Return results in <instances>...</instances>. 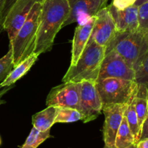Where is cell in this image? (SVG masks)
<instances>
[{
    "label": "cell",
    "mask_w": 148,
    "mask_h": 148,
    "mask_svg": "<svg viewBox=\"0 0 148 148\" xmlns=\"http://www.w3.org/2000/svg\"><path fill=\"white\" fill-rule=\"evenodd\" d=\"M0 145H1V138H0Z\"/></svg>",
    "instance_id": "obj_33"
},
{
    "label": "cell",
    "mask_w": 148,
    "mask_h": 148,
    "mask_svg": "<svg viewBox=\"0 0 148 148\" xmlns=\"http://www.w3.org/2000/svg\"><path fill=\"white\" fill-rule=\"evenodd\" d=\"M148 139V113L145 119L144 120V122H143V126H142L140 136V140H143V139Z\"/></svg>",
    "instance_id": "obj_26"
},
{
    "label": "cell",
    "mask_w": 148,
    "mask_h": 148,
    "mask_svg": "<svg viewBox=\"0 0 148 148\" xmlns=\"http://www.w3.org/2000/svg\"><path fill=\"white\" fill-rule=\"evenodd\" d=\"M17 0H5V2H4V9H3V12H2V17H1V28H2V23L3 21H4V18H5L6 15L8 13L9 10L11 8L12 6L13 5L15 1Z\"/></svg>",
    "instance_id": "obj_27"
},
{
    "label": "cell",
    "mask_w": 148,
    "mask_h": 148,
    "mask_svg": "<svg viewBox=\"0 0 148 148\" xmlns=\"http://www.w3.org/2000/svg\"><path fill=\"white\" fill-rule=\"evenodd\" d=\"M135 109L138 118V124L141 130L142 126L148 113V90L145 86L138 84L135 97Z\"/></svg>",
    "instance_id": "obj_18"
},
{
    "label": "cell",
    "mask_w": 148,
    "mask_h": 148,
    "mask_svg": "<svg viewBox=\"0 0 148 148\" xmlns=\"http://www.w3.org/2000/svg\"><path fill=\"white\" fill-rule=\"evenodd\" d=\"M135 143L134 138L130 129L126 116H123L122 121L117 131L115 140V148H126ZM136 144V143H135Z\"/></svg>",
    "instance_id": "obj_19"
},
{
    "label": "cell",
    "mask_w": 148,
    "mask_h": 148,
    "mask_svg": "<svg viewBox=\"0 0 148 148\" xmlns=\"http://www.w3.org/2000/svg\"><path fill=\"white\" fill-rule=\"evenodd\" d=\"M82 119V115L79 110L69 107H57L55 123H72Z\"/></svg>",
    "instance_id": "obj_21"
},
{
    "label": "cell",
    "mask_w": 148,
    "mask_h": 148,
    "mask_svg": "<svg viewBox=\"0 0 148 148\" xmlns=\"http://www.w3.org/2000/svg\"><path fill=\"white\" fill-rule=\"evenodd\" d=\"M95 16L83 25H78L74 33L72 46L71 65H75L83 52L93 29Z\"/></svg>",
    "instance_id": "obj_14"
},
{
    "label": "cell",
    "mask_w": 148,
    "mask_h": 148,
    "mask_svg": "<svg viewBox=\"0 0 148 148\" xmlns=\"http://www.w3.org/2000/svg\"><path fill=\"white\" fill-rule=\"evenodd\" d=\"M5 0H0V32L2 30V28H1V17H2V12L3 9H4V5Z\"/></svg>",
    "instance_id": "obj_30"
},
{
    "label": "cell",
    "mask_w": 148,
    "mask_h": 148,
    "mask_svg": "<svg viewBox=\"0 0 148 148\" xmlns=\"http://www.w3.org/2000/svg\"><path fill=\"white\" fill-rule=\"evenodd\" d=\"M13 68L12 51L10 48L7 53L0 58V84L8 76Z\"/></svg>",
    "instance_id": "obj_22"
},
{
    "label": "cell",
    "mask_w": 148,
    "mask_h": 148,
    "mask_svg": "<svg viewBox=\"0 0 148 148\" xmlns=\"http://www.w3.org/2000/svg\"><path fill=\"white\" fill-rule=\"evenodd\" d=\"M12 87V86H10L3 87V88H1V87L0 86V104H3V103L5 102L4 100H1V97H2L3 96H4V94H5L6 93L9 91V90H10Z\"/></svg>",
    "instance_id": "obj_28"
},
{
    "label": "cell",
    "mask_w": 148,
    "mask_h": 148,
    "mask_svg": "<svg viewBox=\"0 0 148 148\" xmlns=\"http://www.w3.org/2000/svg\"><path fill=\"white\" fill-rule=\"evenodd\" d=\"M40 0H17L9 10L2 23V30H6L10 42L27 19L29 13L37 1Z\"/></svg>",
    "instance_id": "obj_10"
},
{
    "label": "cell",
    "mask_w": 148,
    "mask_h": 148,
    "mask_svg": "<svg viewBox=\"0 0 148 148\" xmlns=\"http://www.w3.org/2000/svg\"><path fill=\"white\" fill-rule=\"evenodd\" d=\"M137 86H138V84H137ZM137 91V87L135 89L133 94H132L130 100L127 102L125 111H124V115L126 116L127 123H128L129 126H130L132 133L134 136V142H135L136 144L140 140V132H141V130H140V128L138 124V118H137L135 109V97Z\"/></svg>",
    "instance_id": "obj_17"
},
{
    "label": "cell",
    "mask_w": 148,
    "mask_h": 148,
    "mask_svg": "<svg viewBox=\"0 0 148 148\" xmlns=\"http://www.w3.org/2000/svg\"><path fill=\"white\" fill-rule=\"evenodd\" d=\"M80 88L81 82H63L51 89L46 98V105L79 110Z\"/></svg>",
    "instance_id": "obj_6"
},
{
    "label": "cell",
    "mask_w": 148,
    "mask_h": 148,
    "mask_svg": "<svg viewBox=\"0 0 148 148\" xmlns=\"http://www.w3.org/2000/svg\"><path fill=\"white\" fill-rule=\"evenodd\" d=\"M127 104H109L103 106L102 112L105 115L103 126L104 148H115V140Z\"/></svg>",
    "instance_id": "obj_12"
},
{
    "label": "cell",
    "mask_w": 148,
    "mask_h": 148,
    "mask_svg": "<svg viewBox=\"0 0 148 148\" xmlns=\"http://www.w3.org/2000/svg\"><path fill=\"white\" fill-rule=\"evenodd\" d=\"M136 148H148V139L139 141L136 144Z\"/></svg>",
    "instance_id": "obj_29"
},
{
    "label": "cell",
    "mask_w": 148,
    "mask_h": 148,
    "mask_svg": "<svg viewBox=\"0 0 148 148\" xmlns=\"http://www.w3.org/2000/svg\"><path fill=\"white\" fill-rule=\"evenodd\" d=\"M137 0H112L111 5L119 10H123L134 5Z\"/></svg>",
    "instance_id": "obj_25"
},
{
    "label": "cell",
    "mask_w": 148,
    "mask_h": 148,
    "mask_svg": "<svg viewBox=\"0 0 148 148\" xmlns=\"http://www.w3.org/2000/svg\"><path fill=\"white\" fill-rule=\"evenodd\" d=\"M114 49L136 72L148 53V33L141 30L116 33L106 53Z\"/></svg>",
    "instance_id": "obj_2"
},
{
    "label": "cell",
    "mask_w": 148,
    "mask_h": 148,
    "mask_svg": "<svg viewBox=\"0 0 148 148\" xmlns=\"http://www.w3.org/2000/svg\"><path fill=\"white\" fill-rule=\"evenodd\" d=\"M69 13L68 0H43L33 53L40 55L51 50Z\"/></svg>",
    "instance_id": "obj_1"
},
{
    "label": "cell",
    "mask_w": 148,
    "mask_h": 148,
    "mask_svg": "<svg viewBox=\"0 0 148 148\" xmlns=\"http://www.w3.org/2000/svg\"><path fill=\"white\" fill-rule=\"evenodd\" d=\"M126 148H136V144L135 143L132 144V145H130V146L127 147H126Z\"/></svg>",
    "instance_id": "obj_32"
},
{
    "label": "cell",
    "mask_w": 148,
    "mask_h": 148,
    "mask_svg": "<svg viewBox=\"0 0 148 148\" xmlns=\"http://www.w3.org/2000/svg\"><path fill=\"white\" fill-rule=\"evenodd\" d=\"M50 131L51 129L46 131H40L33 127L30 134L28 135L21 148H37L44 141L50 137Z\"/></svg>",
    "instance_id": "obj_20"
},
{
    "label": "cell",
    "mask_w": 148,
    "mask_h": 148,
    "mask_svg": "<svg viewBox=\"0 0 148 148\" xmlns=\"http://www.w3.org/2000/svg\"><path fill=\"white\" fill-rule=\"evenodd\" d=\"M108 0H68L69 13L62 28L77 23L83 25L108 6Z\"/></svg>",
    "instance_id": "obj_8"
},
{
    "label": "cell",
    "mask_w": 148,
    "mask_h": 148,
    "mask_svg": "<svg viewBox=\"0 0 148 148\" xmlns=\"http://www.w3.org/2000/svg\"><path fill=\"white\" fill-rule=\"evenodd\" d=\"M148 1V0H137V1H136L135 4H134V5L137 6V7H138V6H140V4H142L143 3L145 2V1Z\"/></svg>",
    "instance_id": "obj_31"
},
{
    "label": "cell",
    "mask_w": 148,
    "mask_h": 148,
    "mask_svg": "<svg viewBox=\"0 0 148 148\" xmlns=\"http://www.w3.org/2000/svg\"><path fill=\"white\" fill-rule=\"evenodd\" d=\"M57 113V107L48 106L46 109L36 113L32 118L33 127L40 131H46L51 129L55 124V118Z\"/></svg>",
    "instance_id": "obj_16"
},
{
    "label": "cell",
    "mask_w": 148,
    "mask_h": 148,
    "mask_svg": "<svg viewBox=\"0 0 148 148\" xmlns=\"http://www.w3.org/2000/svg\"><path fill=\"white\" fill-rule=\"evenodd\" d=\"M139 30L147 31L148 30V1L138 6Z\"/></svg>",
    "instance_id": "obj_24"
},
{
    "label": "cell",
    "mask_w": 148,
    "mask_h": 148,
    "mask_svg": "<svg viewBox=\"0 0 148 148\" xmlns=\"http://www.w3.org/2000/svg\"><path fill=\"white\" fill-rule=\"evenodd\" d=\"M116 33L114 19L107 7H105L95 15V24L90 39L97 44L106 47V49L114 39Z\"/></svg>",
    "instance_id": "obj_11"
},
{
    "label": "cell",
    "mask_w": 148,
    "mask_h": 148,
    "mask_svg": "<svg viewBox=\"0 0 148 148\" xmlns=\"http://www.w3.org/2000/svg\"><path fill=\"white\" fill-rule=\"evenodd\" d=\"M103 104L95 86V82L84 81L81 82L79 111L82 115V122L94 120L102 113Z\"/></svg>",
    "instance_id": "obj_7"
},
{
    "label": "cell",
    "mask_w": 148,
    "mask_h": 148,
    "mask_svg": "<svg viewBox=\"0 0 148 148\" xmlns=\"http://www.w3.org/2000/svg\"><path fill=\"white\" fill-rule=\"evenodd\" d=\"M114 78L134 81L135 71L114 49L106 52L101 62L98 78Z\"/></svg>",
    "instance_id": "obj_9"
},
{
    "label": "cell",
    "mask_w": 148,
    "mask_h": 148,
    "mask_svg": "<svg viewBox=\"0 0 148 148\" xmlns=\"http://www.w3.org/2000/svg\"><path fill=\"white\" fill-rule=\"evenodd\" d=\"M106 47L97 44L90 38L83 52L75 65H70L62 78L63 82H95L98 78Z\"/></svg>",
    "instance_id": "obj_3"
},
{
    "label": "cell",
    "mask_w": 148,
    "mask_h": 148,
    "mask_svg": "<svg viewBox=\"0 0 148 148\" xmlns=\"http://www.w3.org/2000/svg\"><path fill=\"white\" fill-rule=\"evenodd\" d=\"M95 86L103 106L109 104H127L137 87L134 81L120 78H98Z\"/></svg>",
    "instance_id": "obj_5"
},
{
    "label": "cell",
    "mask_w": 148,
    "mask_h": 148,
    "mask_svg": "<svg viewBox=\"0 0 148 148\" xmlns=\"http://www.w3.org/2000/svg\"><path fill=\"white\" fill-rule=\"evenodd\" d=\"M43 2V0H40L34 4L15 37L10 42L14 67L33 54Z\"/></svg>",
    "instance_id": "obj_4"
},
{
    "label": "cell",
    "mask_w": 148,
    "mask_h": 148,
    "mask_svg": "<svg viewBox=\"0 0 148 148\" xmlns=\"http://www.w3.org/2000/svg\"><path fill=\"white\" fill-rule=\"evenodd\" d=\"M134 81L137 84H143L148 90V53L141 65L135 72Z\"/></svg>",
    "instance_id": "obj_23"
},
{
    "label": "cell",
    "mask_w": 148,
    "mask_h": 148,
    "mask_svg": "<svg viewBox=\"0 0 148 148\" xmlns=\"http://www.w3.org/2000/svg\"><path fill=\"white\" fill-rule=\"evenodd\" d=\"M147 33H148V30H147Z\"/></svg>",
    "instance_id": "obj_34"
},
{
    "label": "cell",
    "mask_w": 148,
    "mask_h": 148,
    "mask_svg": "<svg viewBox=\"0 0 148 148\" xmlns=\"http://www.w3.org/2000/svg\"><path fill=\"white\" fill-rule=\"evenodd\" d=\"M38 56L39 55H36V54H32L28 57L24 59L23 62L14 67L8 76L0 84V86L3 88V87L12 86L16 81H18L20 78H22L23 75H25L28 72L29 70L37 61Z\"/></svg>",
    "instance_id": "obj_15"
},
{
    "label": "cell",
    "mask_w": 148,
    "mask_h": 148,
    "mask_svg": "<svg viewBox=\"0 0 148 148\" xmlns=\"http://www.w3.org/2000/svg\"><path fill=\"white\" fill-rule=\"evenodd\" d=\"M111 13L117 33L132 32L138 30V7L131 6L123 10L116 9L111 4L107 6Z\"/></svg>",
    "instance_id": "obj_13"
}]
</instances>
